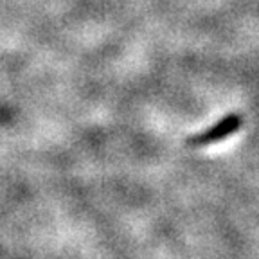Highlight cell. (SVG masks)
<instances>
[{"label": "cell", "mask_w": 259, "mask_h": 259, "mask_svg": "<svg viewBox=\"0 0 259 259\" xmlns=\"http://www.w3.org/2000/svg\"><path fill=\"white\" fill-rule=\"evenodd\" d=\"M241 126V117H239V113H229L222 121H218L216 124H212L210 128L203 130L202 134H196V135H191L187 139V144L189 146H207V144H212V142H218L222 139L229 137V135L236 134Z\"/></svg>", "instance_id": "1"}]
</instances>
